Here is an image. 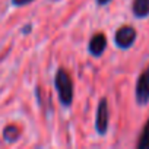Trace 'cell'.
Listing matches in <instances>:
<instances>
[{
	"label": "cell",
	"mask_w": 149,
	"mask_h": 149,
	"mask_svg": "<svg viewBox=\"0 0 149 149\" xmlns=\"http://www.w3.org/2000/svg\"><path fill=\"white\" fill-rule=\"evenodd\" d=\"M136 100L139 104L145 105L149 102V66L140 73L136 84Z\"/></svg>",
	"instance_id": "7a4b0ae2"
},
{
	"label": "cell",
	"mask_w": 149,
	"mask_h": 149,
	"mask_svg": "<svg viewBox=\"0 0 149 149\" xmlns=\"http://www.w3.org/2000/svg\"><path fill=\"white\" fill-rule=\"evenodd\" d=\"M19 133H21L19 127H16L15 124H9L3 132V137L6 142H15L19 137Z\"/></svg>",
	"instance_id": "52a82bcc"
},
{
	"label": "cell",
	"mask_w": 149,
	"mask_h": 149,
	"mask_svg": "<svg viewBox=\"0 0 149 149\" xmlns=\"http://www.w3.org/2000/svg\"><path fill=\"white\" fill-rule=\"evenodd\" d=\"M31 2H34V0H12V3L15 6H24V5H28Z\"/></svg>",
	"instance_id": "9c48e42d"
},
{
	"label": "cell",
	"mask_w": 149,
	"mask_h": 149,
	"mask_svg": "<svg viewBox=\"0 0 149 149\" xmlns=\"http://www.w3.org/2000/svg\"><path fill=\"white\" fill-rule=\"evenodd\" d=\"M132 9L136 18H146L149 15V0H133Z\"/></svg>",
	"instance_id": "8992f818"
},
{
	"label": "cell",
	"mask_w": 149,
	"mask_h": 149,
	"mask_svg": "<svg viewBox=\"0 0 149 149\" xmlns=\"http://www.w3.org/2000/svg\"><path fill=\"white\" fill-rule=\"evenodd\" d=\"M56 89L63 105H70L73 101V84L69 73L63 69H58L56 73Z\"/></svg>",
	"instance_id": "6da1fadb"
},
{
	"label": "cell",
	"mask_w": 149,
	"mask_h": 149,
	"mask_svg": "<svg viewBox=\"0 0 149 149\" xmlns=\"http://www.w3.org/2000/svg\"><path fill=\"white\" fill-rule=\"evenodd\" d=\"M148 148H149V120L145 124V127L140 133L139 142H137V149H148Z\"/></svg>",
	"instance_id": "ba28073f"
},
{
	"label": "cell",
	"mask_w": 149,
	"mask_h": 149,
	"mask_svg": "<svg viewBox=\"0 0 149 149\" xmlns=\"http://www.w3.org/2000/svg\"><path fill=\"white\" fill-rule=\"evenodd\" d=\"M108 120H110V114H108V102L107 100H101L98 104V110H97V120H95V127L97 132L100 134H105L107 129H108Z\"/></svg>",
	"instance_id": "3957f363"
},
{
	"label": "cell",
	"mask_w": 149,
	"mask_h": 149,
	"mask_svg": "<svg viewBox=\"0 0 149 149\" xmlns=\"http://www.w3.org/2000/svg\"><path fill=\"white\" fill-rule=\"evenodd\" d=\"M116 44L120 48H129L133 45L134 40H136V29L132 26H121L120 29H117L116 32Z\"/></svg>",
	"instance_id": "277c9868"
},
{
	"label": "cell",
	"mask_w": 149,
	"mask_h": 149,
	"mask_svg": "<svg viewBox=\"0 0 149 149\" xmlns=\"http://www.w3.org/2000/svg\"><path fill=\"white\" fill-rule=\"evenodd\" d=\"M108 2H110V0H97V3H98V5H107Z\"/></svg>",
	"instance_id": "30bf717a"
},
{
	"label": "cell",
	"mask_w": 149,
	"mask_h": 149,
	"mask_svg": "<svg viewBox=\"0 0 149 149\" xmlns=\"http://www.w3.org/2000/svg\"><path fill=\"white\" fill-rule=\"evenodd\" d=\"M107 47V38L104 34H95L89 41V53L92 56H101Z\"/></svg>",
	"instance_id": "5b68a950"
}]
</instances>
